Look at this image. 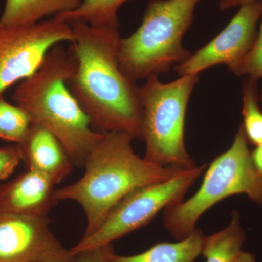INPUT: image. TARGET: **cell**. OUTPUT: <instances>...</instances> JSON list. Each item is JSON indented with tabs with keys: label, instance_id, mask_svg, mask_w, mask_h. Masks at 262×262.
Segmentation results:
<instances>
[{
	"label": "cell",
	"instance_id": "3",
	"mask_svg": "<svg viewBox=\"0 0 262 262\" xmlns=\"http://www.w3.org/2000/svg\"><path fill=\"white\" fill-rule=\"evenodd\" d=\"M75 64L70 49L57 45L39 68L17 85L13 99L28 114L33 125L46 127L56 136L74 165L84 167L103 133L93 129L91 119L69 89L67 81Z\"/></svg>",
	"mask_w": 262,
	"mask_h": 262
},
{
	"label": "cell",
	"instance_id": "5",
	"mask_svg": "<svg viewBox=\"0 0 262 262\" xmlns=\"http://www.w3.org/2000/svg\"><path fill=\"white\" fill-rule=\"evenodd\" d=\"M246 194L262 207V174L256 170L242 125L229 149L213 160L207 169L201 187L187 201L167 208L163 225L177 241L195 230L202 215L224 199Z\"/></svg>",
	"mask_w": 262,
	"mask_h": 262
},
{
	"label": "cell",
	"instance_id": "25",
	"mask_svg": "<svg viewBox=\"0 0 262 262\" xmlns=\"http://www.w3.org/2000/svg\"><path fill=\"white\" fill-rule=\"evenodd\" d=\"M259 98H260V99H261V101L262 102V91H261V94H260Z\"/></svg>",
	"mask_w": 262,
	"mask_h": 262
},
{
	"label": "cell",
	"instance_id": "20",
	"mask_svg": "<svg viewBox=\"0 0 262 262\" xmlns=\"http://www.w3.org/2000/svg\"><path fill=\"white\" fill-rule=\"evenodd\" d=\"M21 160L18 146H7L0 149V181L5 180L14 172Z\"/></svg>",
	"mask_w": 262,
	"mask_h": 262
},
{
	"label": "cell",
	"instance_id": "21",
	"mask_svg": "<svg viewBox=\"0 0 262 262\" xmlns=\"http://www.w3.org/2000/svg\"><path fill=\"white\" fill-rule=\"evenodd\" d=\"M114 253L112 244L104 245L77 253L73 262H111Z\"/></svg>",
	"mask_w": 262,
	"mask_h": 262
},
{
	"label": "cell",
	"instance_id": "1",
	"mask_svg": "<svg viewBox=\"0 0 262 262\" xmlns=\"http://www.w3.org/2000/svg\"><path fill=\"white\" fill-rule=\"evenodd\" d=\"M70 25L75 63L67 81L71 92L100 133H125L142 141L139 87L119 66L118 28L84 22Z\"/></svg>",
	"mask_w": 262,
	"mask_h": 262
},
{
	"label": "cell",
	"instance_id": "7",
	"mask_svg": "<svg viewBox=\"0 0 262 262\" xmlns=\"http://www.w3.org/2000/svg\"><path fill=\"white\" fill-rule=\"evenodd\" d=\"M206 169V164L183 169L170 179L133 191L113 208L96 232L82 237L70 249L71 254L75 256L84 250L112 244L147 225L162 210L184 201Z\"/></svg>",
	"mask_w": 262,
	"mask_h": 262
},
{
	"label": "cell",
	"instance_id": "9",
	"mask_svg": "<svg viewBox=\"0 0 262 262\" xmlns=\"http://www.w3.org/2000/svg\"><path fill=\"white\" fill-rule=\"evenodd\" d=\"M48 217L0 211V262H73Z\"/></svg>",
	"mask_w": 262,
	"mask_h": 262
},
{
	"label": "cell",
	"instance_id": "19",
	"mask_svg": "<svg viewBox=\"0 0 262 262\" xmlns=\"http://www.w3.org/2000/svg\"><path fill=\"white\" fill-rule=\"evenodd\" d=\"M229 70L237 76H248L256 80L262 78V20L259 32L252 48Z\"/></svg>",
	"mask_w": 262,
	"mask_h": 262
},
{
	"label": "cell",
	"instance_id": "22",
	"mask_svg": "<svg viewBox=\"0 0 262 262\" xmlns=\"http://www.w3.org/2000/svg\"><path fill=\"white\" fill-rule=\"evenodd\" d=\"M255 1H257V0H219V6L222 11H225V10L231 9V8L241 7Z\"/></svg>",
	"mask_w": 262,
	"mask_h": 262
},
{
	"label": "cell",
	"instance_id": "24",
	"mask_svg": "<svg viewBox=\"0 0 262 262\" xmlns=\"http://www.w3.org/2000/svg\"><path fill=\"white\" fill-rule=\"evenodd\" d=\"M234 262H256V257L253 253L242 250Z\"/></svg>",
	"mask_w": 262,
	"mask_h": 262
},
{
	"label": "cell",
	"instance_id": "8",
	"mask_svg": "<svg viewBox=\"0 0 262 262\" xmlns=\"http://www.w3.org/2000/svg\"><path fill=\"white\" fill-rule=\"evenodd\" d=\"M73 37L72 27L57 17L30 25L0 24V96L32 75L51 48Z\"/></svg>",
	"mask_w": 262,
	"mask_h": 262
},
{
	"label": "cell",
	"instance_id": "17",
	"mask_svg": "<svg viewBox=\"0 0 262 262\" xmlns=\"http://www.w3.org/2000/svg\"><path fill=\"white\" fill-rule=\"evenodd\" d=\"M258 82L248 77L243 84L242 125L248 143L253 145L262 144V111L258 104Z\"/></svg>",
	"mask_w": 262,
	"mask_h": 262
},
{
	"label": "cell",
	"instance_id": "23",
	"mask_svg": "<svg viewBox=\"0 0 262 262\" xmlns=\"http://www.w3.org/2000/svg\"><path fill=\"white\" fill-rule=\"evenodd\" d=\"M251 158L256 170L262 174V144L256 146L251 151Z\"/></svg>",
	"mask_w": 262,
	"mask_h": 262
},
{
	"label": "cell",
	"instance_id": "12",
	"mask_svg": "<svg viewBox=\"0 0 262 262\" xmlns=\"http://www.w3.org/2000/svg\"><path fill=\"white\" fill-rule=\"evenodd\" d=\"M16 145L28 170L47 176L55 184L61 182L73 169L64 147L46 127L32 124L24 140Z\"/></svg>",
	"mask_w": 262,
	"mask_h": 262
},
{
	"label": "cell",
	"instance_id": "10",
	"mask_svg": "<svg viewBox=\"0 0 262 262\" xmlns=\"http://www.w3.org/2000/svg\"><path fill=\"white\" fill-rule=\"evenodd\" d=\"M262 16V0L239 7L232 20L211 42L174 70L180 76L199 75L202 71L219 64H226L229 70L252 48L257 37V24Z\"/></svg>",
	"mask_w": 262,
	"mask_h": 262
},
{
	"label": "cell",
	"instance_id": "14",
	"mask_svg": "<svg viewBox=\"0 0 262 262\" xmlns=\"http://www.w3.org/2000/svg\"><path fill=\"white\" fill-rule=\"evenodd\" d=\"M205 237L201 229H195L186 238L159 243L139 254L120 256L114 253L111 262H194L202 254Z\"/></svg>",
	"mask_w": 262,
	"mask_h": 262
},
{
	"label": "cell",
	"instance_id": "2",
	"mask_svg": "<svg viewBox=\"0 0 262 262\" xmlns=\"http://www.w3.org/2000/svg\"><path fill=\"white\" fill-rule=\"evenodd\" d=\"M134 138L125 133L105 132L84 163L78 181L56 189L57 201L78 203L86 217L83 237L96 232L114 208L138 188L162 182L183 169L161 166L139 156Z\"/></svg>",
	"mask_w": 262,
	"mask_h": 262
},
{
	"label": "cell",
	"instance_id": "15",
	"mask_svg": "<svg viewBox=\"0 0 262 262\" xmlns=\"http://www.w3.org/2000/svg\"><path fill=\"white\" fill-rule=\"evenodd\" d=\"M246 239L241 215L238 211H234L227 227L205 237L201 255L206 258V262H234L242 251Z\"/></svg>",
	"mask_w": 262,
	"mask_h": 262
},
{
	"label": "cell",
	"instance_id": "13",
	"mask_svg": "<svg viewBox=\"0 0 262 262\" xmlns=\"http://www.w3.org/2000/svg\"><path fill=\"white\" fill-rule=\"evenodd\" d=\"M83 0H5L0 24L24 26L77 9Z\"/></svg>",
	"mask_w": 262,
	"mask_h": 262
},
{
	"label": "cell",
	"instance_id": "6",
	"mask_svg": "<svg viewBox=\"0 0 262 262\" xmlns=\"http://www.w3.org/2000/svg\"><path fill=\"white\" fill-rule=\"evenodd\" d=\"M198 80L199 75H184L163 83L158 76H151L139 88L144 158L148 161L180 169L196 166L186 148L184 125L188 102Z\"/></svg>",
	"mask_w": 262,
	"mask_h": 262
},
{
	"label": "cell",
	"instance_id": "4",
	"mask_svg": "<svg viewBox=\"0 0 262 262\" xmlns=\"http://www.w3.org/2000/svg\"><path fill=\"white\" fill-rule=\"evenodd\" d=\"M200 1L150 0L140 27L119 44V66L130 80L167 73L192 56L182 39Z\"/></svg>",
	"mask_w": 262,
	"mask_h": 262
},
{
	"label": "cell",
	"instance_id": "18",
	"mask_svg": "<svg viewBox=\"0 0 262 262\" xmlns=\"http://www.w3.org/2000/svg\"><path fill=\"white\" fill-rule=\"evenodd\" d=\"M31 125L30 117L23 108L0 96V139L18 144L24 140Z\"/></svg>",
	"mask_w": 262,
	"mask_h": 262
},
{
	"label": "cell",
	"instance_id": "16",
	"mask_svg": "<svg viewBox=\"0 0 262 262\" xmlns=\"http://www.w3.org/2000/svg\"><path fill=\"white\" fill-rule=\"evenodd\" d=\"M129 0H83L82 4L72 11L56 15L66 23L84 22L96 27L119 28V8Z\"/></svg>",
	"mask_w": 262,
	"mask_h": 262
},
{
	"label": "cell",
	"instance_id": "11",
	"mask_svg": "<svg viewBox=\"0 0 262 262\" xmlns=\"http://www.w3.org/2000/svg\"><path fill=\"white\" fill-rule=\"evenodd\" d=\"M56 184L44 174L28 170L0 186V211L48 217L56 206Z\"/></svg>",
	"mask_w": 262,
	"mask_h": 262
}]
</instances>
